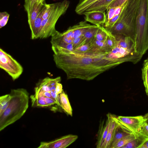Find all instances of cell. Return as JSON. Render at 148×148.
Instances as JSON below:
<instances>
[{
    "label": "cell",
    "mask_w": 148,
    "mask_h": 148,
    "mask_svg": "<svg viewBox=\"0 0 148 148\" xmlns=\"http://www.w3.org/2000/svg\"><path fill=\"white\" fill-rule=\"evenodd\" d=\"M45 4L34 21L32 26L30 28L31 32V38L32 39L39 38L41 23L43 20L42 15L44 11Z\"/></svg>",
    "instance_id": "cell-11"
},
{
    "label": "cell",
    "mask_w": 148,
    "mask_h": 148,
    "mask_svg": "<svg viewBox=\"0 0 148 148\" xmlns=\"http://www.w3.org/2000/svg\"><path fill=\"white\" fill-rule=\"evenodd\" d=\"M139 148H148V140L145 141Z\"/></svg>",
    "instance_id": "cell-36"
},
{
    "label": "cell",
    "mask_w": 148,
    "mask_h": 148,
    "mask_svg": "<svg viewBox=\"0 0 148 148\" xmlns=\"http://www.w3.org/2000/svg\"><path fill=\"white\" fill-rule=\"evenodd\" d=\"M106 41L108 46L112 50L116 47L117 40L115 36L108 31Z\"/></svg>",
    "instance_id": "cell-27"
},
{
    "label": "cell",
    "mask_w": 148,
    "mask_h": 148,
    "mask_svg": "<svg viewBox=\"0 0 148 148\" xmlns=\"http://www.w3.org/2000/svg\"><path fill=\"white\" fill-rule=\"evenodd\" d=\"M10 15L6 12H1L0 13V28L3 27L7 23Z\"/></svg>",
    "instance_id": "cell-30"
},
{
    "label": "cell",
    "mask_w": 148,
    "mask_h": 148,
    "mask_svg": "<svg viewBox=\"0 0 148 148\" xmlns=\"http://www.w3.org/2000/svg\"><path fill=\"white\" fill-rule=\"evenodd\" d=\"M98 27L99 25H92L85 32L83 36L84 40L83 45L92 41L95 38Z\"/></svg>",
    "instance_id": "cell-20"
},
{
    "label": "cell",
    "mask_w": 148,
    "mask_h": 148,
    "mask_svg": "<svg viewBox=\"0 0 148 148\" xmlns=\"http://www.w3.org/2000/svg\"><path fill=\"white\" fill-rule=\"evenodd\" d=\"M56 66L63 71L67 79H93L104 72L123 63L109 58L110 52H82L52 46Z\"/></svg>",
    "instance_id": "cell-1"
},
{
    "label": "cell",
    "mask_w": 148,
    "mask_h": 148,
    "mask_svg": "<svg viewBox=\"0 0 148 148\" xmlns=\"http://www.w3.org/2000/svg\"><path fill=\"white\" fill-rule=\"evenodd\" d=\"M142 79L145 87L148 85V65L144 66L142 69Z\"/></svg>",
    "instance_id": "cell-31"
},
{
    "label": "cell",
    "mask_w": 148,
    "mask_h": 148,
    "mask_svg": "<svg viewBox=\"0 0 148 148\" xmlns=\"http://www.w3.org/2000/svg\"><path fill=\"white\" fill-rule=\"evenodd\" d=\"M0 67L6 72L14 81L22 74V66L9 54L0 49Z\"/></svg>",
    "instance_id": "cell-6"
},
{
    "label": "cell",
    "mask_w": 148,
    "mask_h": 148,
    "mask_svg": "<svg viewBox=\"0 0 148 148\" xmlns=\"http://www.w3.org/2000/svg\"><path fill=\"white\" fill-rule=\"evenodd\" d=\"M56 92L57 94L58 95L62 92L63 90L62 89V86L60 82L57 84L56 87Z\"/></svg>",
    "instance_id": "cell-35"
},
{
    "label": "cell",
    "mask_w": 148,
    "mask_h": 148,
    "mask_svg": "<svg viewBox=\"0 0 148 148\" xmlns=\"http://www.w3.org/2000/svg\"><path fill=\"white\" fill-rule=\"evenodd\" d=\"M11 98L10 94L0 97V115H1L9 105Z\"/></svg>",
    "instance_id": "cell-25"
},
{
    "label": "cell",
    "mask_w": 148,
    "mask_h": 148,
    "mask_svg": "<svg viewBox=\"0 0 148 148\" xmlns=\"http://www.w3.org/2000/svg\"><path fill=\"white\" fill-rule=\"evenodd\" d=\"M99 0H79L76 6L75 11L79 15H83L88 8Z\"/></svg>",
    "instance_id": "cell-18"
},
{
    "label": "cell",
    "mask_w": 148,
    "mask_h": 148,
    "mask_svg": "<svg viewBox=\"0 0 148 148\" xmlns=\"http://www.w3.org/2000/svg\"><path fill=\"white\" fill-rule=\"evenodd\" d=\"M92 25L87 23L86 21H81L73 25L74 38L82 36L85 32Z\"/></svg>",
    "instance_id": "cell-17"
},
{
    "label": "cell",
    "mask_w": 148,
    "mask_h": 148,
    "mask_svg": "<svg viewBox=\"0 0 148 148\" xmlns=\"http://www.w3.org/2000/svg\"><path fill=\"white\" fill-rule=\"evenodd\" d=\"M128 0H114L109 5L108 8L117 7L121 6L124 4Z\"/></svg>",
    "instance_id": "cell-34"
},
{
    "label": "cell",
    "mask_w": 148,
    "mask_h": 148,
    "mask_svg": "<svg viewBox=\"0 0 148 148\" xmlns=\"http://www.w3.org/2000/svg\"><path fill=\"white\" fill-rule=\"evenodd\" d=\"M38 0H24V7L26 12L28 18H29L31 14L33 7L34 4L37 3Z\"/></svg>",
    "instance_id": "cell-28"
},
{
    "label": "cell",
    "mask_w": 148,
    "mask_h": 148,
    "mask_svg": "<svg viewBox=\"0 0 148 148\" xmlns=\"http://www.w3.org/2000/svg\"><path fill=\"white\" fill-rule=\"evenodd\" d=\"M145 116L148 119V113L146 114Z\"/></svg>",
    "instance_id": "cell-40"
},
{
    "label": "cell",
    "mask_w": 148,
    "mask_h": 148,
    "mask_svg": "<svg viewBox=\"0 0 148 148\" xmlns=\"http://www.w3.org/2000/svg\"><path fill=\"white\" fill-rule=\"evenodd\" d=\"M140 0H128L124 4L119 18L114 25L107 29L115 36L122 35L134 40L135 22Z\"/></svg>",
    "instance_id": "cell-3"
},
{
    "label": "cell",
    "mask_w": 148,
    "mask_h": 148,
    "mask_svg": "<svg viewBox=\"0 0 148 148\" xmlns=\"http://www.w3.org/2000/svg\"><path fill=\"white\" fill-rule=\"evenodd\" d=\"M114 0H99L88 8L85 12L93 10L106 11L109 5Z\"/></svg>",
    "instance_id": "cell-16"
},
{
    "label": "cell",
    "mask_w": 148,
    "mask_h": 148,
    "mask_svg": "<svg viewBox=\"0 0 148 148\" xmlns=\"http://www.w3.org/2000/svg\"><path fill=\"white\" fill-rule=\"evenodd\" d=\"M76 135L69 134L54 140L42 142L38 148H65L74 142L78 138Z\"/></svg>",
    "instance_id": "cell-8"
},
{
    "label": "cell",
    "mask_w": 148,
    "mask_h": 148,
    "mask_svg": "<svg viewBox=\"0 0 148 148\" xmlns=\"http://www.w3.org/2000/svg\"><path fill=\"white\" fill-rule=\"evenodd\" d=\"M143 65H148V57L146 59L144 60V62L143 63Z\"/></svg>",
    "instance_id": "cell-38"
},
{
    "label": "cell",
    "mask_w": 148,
    "mask_h": 148,
    "mask_svg": "<svg viewBox=\"0 0 148 148\" xmlns=\"http://www.w3.org/2000/svg\"><path fill=\"white\" fill-rule=\"evenodd\" d=\"M145 88L146 93L148 96V85L146 87H145Z\"/></svg>",
    "instance_id": "cell-39"
},
{
    "label": "cell",
    "mask_w": 148,
    "mask_h": 148,
    "mask_svg": "<svg viewBox=\"0 0 148 148\" xmlns=\"http://www.w3.org/2000/svg\"><path fill=\"white\" fill-rule=\"evenodd\" d=\"M60 107L68 115L72 116V109L70 103L68 96L63 90L58 95Z\"/></svg>",
    "instance_id": "cell-13"
},
{
    "label": "cell",
    "mask_w": 148,
    "mask_h": 148,
    "mask_svg": "<svg viewBox=\"0 0 148 148\" xmlns=\"http://www.w3.org/2000/svg\"><path fill=\"white\" fill-rule=\"evenodd\" d=\"M83 15L85 16V21L94 25H103L106 21L105 11L99 10L89 11L84 12Z\"/></svg>",
    "instance_id": "cell-10"
},
{
    "label": "cell",
    "mask_w": 148,
    "mask_h": 148,
    "mask_svg": "<svg viewBox=\"0 0 148 148\" xmlns=\"http://www.w3.org/2000/svg\"><path fill=\"white\" fill-rule=\"evenodd\" d=\"M93 40L79 47L74 49V50L82 52H90L92 47Z\"/></svg>",
    "instance_id": "cell-29"
},
{
    "label": "cell",
    "mask_w": 148,
    "mask_h": 148,
    "mask_svg": "<svg viewBox=\"0 0 148 148\" xmlns=\"http://www.w3.org/2000/svg\"><path fill=\"white\" fill-rule=\"evenodd\" d=\"M70 3L68 0H63L54 3L49 15L42 21L39 38L49 37L56 31L55 29L56 23L59 18L66 12Z\"/></svg>",
    "instance_id": "cell-5"
},
{
    "label": "cell",
    "mask_w": 148,
    "mask_h": 148,
    "mask_svg": "<svg viewBox=\"0 0 148 148\" xmlns=\"http://www.w3.org/2000/svg\"><path fill=\"white\" fill-rule=\"evenodd\" d=\"M111 51L108 46L106 41H99L95 39V38L93 40L92 47L90 52L107 53L110 52Z\"/></svg>",
    "instance_id": "cell-15"
},
{
    "label": "cell",
    "mask_w": 148,
    "mask_h": 148,
    "mask_svg": "<svg viewBox=\"0 0 148 148\" xmlns=\"http://www.w3.org/2000/svg\"><path fill=\"white\" fill-rule=\"evenodd\" d=\"M108 31L103 26L99 25L98 28L95 36V39L101 41H106Z\"/></svg>",
    "instance_id": "cell-24"
},
{
    "label": "cell",
    "mask_w": 148,
    "mask_h": 148,
    "mask_svg": "<svg viewBox=\"0 0 148 148\" xmlns=\"http://www.w3.org/2000/svg\"><path fill=\"white\" fill-rule=\"evenodd\" d=\"M137 136L136 134L132 133L120 140L113 146L112 148H121L123 146L136 138Z\"/></svg>",
    "instance_id": "cell-23"
},
{
    "label": "cell",
    "mask_w": 148,
    "mask_h": 148,
    "mask_svg": "<svg viewBox=\"0 0 148 148\" xmlns=\"http://www.w3.org/2000/svg\"><path fill=\"white\" fill-rule=\"evenodd\" d=\"M107 116V119L105 122L103 120L100 123L97 144V148H102L113 116L111 114L108 113Z\"/></svg>",
    "instance_id": "cell-9"
},
{
    "label": "cell",
    "mask_w": 148,
    "mask_h": 148,
    "mask_svg": "<svg viewBox=\"0 0 148 148\" xmlns=\"http://www.w3.org/2000/svg\"><path fill=\"white\" fill-rule=\"evenodd\" d=\"M147 122L148 123V119H147Z\"/></svg>",
    "instance_id": "cell-41"
},
{
    "label": "cell",
    "mask_w": 148,
    "mask_h": 148,
    "mask_svg": "<svg viewBox=\"0 0 148 148\" xmlns=\"http://www.w3.org/2000/svg\"><path fill=\"white\" fill-rule=\"evenodd\" d=\"M117 118L121 124L136 134L140 132L143 124L147 120L145 116L141 115L135 116H119Z\"/></svg>",
    "instance_id": "cell-7"
},
{
    "label": "cell",
    "mask_w": 148,
    "mask_h": 148,
    "mask_svg": "<svg viewBox=\"0 0 148 148\" xmlns=\"http://www.w3.org/2000/svg\"><path fill=\"white\" fill-rule=\"evenodd\" d=\"M117 40L116 46L128 49H134V40L131 37L122 35L115 36Z\"/></svg>",
    "instance_id": "cell-14"
},
{
    "label": "cell",
    "mask_w": 148,
    "mask_h": 148,
    "mask_svg": "<svg viewBox=\"0 0 148 148\" xmlns=\"http://www.w3.org/2000/svg\"><path fill=\"white\" fill-rule=\"evenodd\" d=\"M32 103V106L34 107L49 108L48 105L43 99L36 97L33 95L30 96Z\"/></svg>",
    "instance_id": "cell-26"
},
{
    "label": "cell",
    "mask_w": 148,
    "mask_h": 148,
    "mask_svg": "<svg viewBox=\"0 0 148 148\" xmlns=\"http://www.w3.org/2000/svg\"><path fill=\"white\" fill-rule=\"evenodd\" d=\"M11 98L8 107L0 115V131L21 118L29 106V94L23 88L11 90Z\"/></svg>",
    "instance_id": "cell-2"
},
{
    "label": "cell",
    "mask_w": 148,
    "mask_h": 148,
    "mask_svg": "<svg viewBox=\"0 0 148 148\" xmlns=\"http://www.w3.org/2000/svg\"><path fill=\"white\" fill-rule=\"evenodd\" d=\"M39 4L37 5V3L34 4L30 16L28 18V23L30 28L32 26L34 21L37 18L42 8L45 3Z\"/></svg>",
    "instance_id": "cell-21"
},
{
    "label": "cell",
    "mask_w": 148,
    "mask_h": 148,
    "mask_svg": "<svg viewBox=\"0 0 148 148\" xmlns=\"http://www.w3.org/2000/svg\"><path fill=\"white\" fill-rule=\"evenodd\" d=\"M135 52L143 56L148 49V0H140L135 22Z\"/></svg>",
    "instance_id": "cell-4"
},
{
    "label": "cell",
    "mask_w": 148,
    "mask_h": 148,
    "mask_svg": "<svg viewBox=\"0 0 148 148\" xmlns=\"http://www.w3.org/2000/svg\"><path fill=\"white\" fill-rule=\"evenodd\" d=\"M123 5L117 7L108 8L106 10V22L108 21L114 17L119 15Z\"/></svg>",
    "instance_id": "cell-22"
},
{
    "label": "cell",
    "mask_w": 148,
    "mask_h": 148,
    "mask_svg": "<svg viewBox=\"0 0 148 148\" xmlns=\"http://www.w3.org/2000/svg\"><path fill=\"white\" fill-rule=\"evenodd\" d=\"M45 3V0H38L37 4L38 5L39 4H44Z\"/></svg>",
    "instance_id": "cell-37"
},
{
    "label": "cell",
    "mask_w": 148,
    "mask_h": 148,
    "mask_svg": "<svg viewBox=\"0 0 148 148\" xmlns=\"http://www.w3.org/2000/svg\"><path fill=\"white\" fill-rule=\"evenodd\" d=\"M138 134L148 138V123L147 121L144 123L140 131Z\"/></svg>",
    "instance_id": "cell-32"
},
{
    "label": "cell",
    "mask_w": 148,
    "mask_h": 148,
    "mask_svg": "<svg viewBox=\"0 0 148 148\" xmlns=\"http://www.w3.org/2000/svg\"><path fill=\"white\" fill-rule=\"evenodd\" d=\"M84 40L83 36L74 39L72 44L74 49L83 45Z\"/></svg>",
    "instance_id": "cell-33"
},
{
    "label": "cell",
    "mask_w": 148,
    "mask_h": 148,
    "mask_svg": "<svg viewBox=\"0 0 148 148\" xmlns=\"http://www.w3.org/2000/svg\"><path fill=\"white\" fill-rule=\"evenodd\" d=\"M118 126V124L115 119V117L113 116L102 148H110Z\"/></svg>",
    "instance_id": "cell-12"
},
{
    "label": "cell",
    "mask_w": 148,
    "mask_h": 148,
    "mask_svg": "<svg viewBox=\"0 0 148 148\" xmlns=\"http://www.w3.org/2000/svg\"><path fill=\"white\" fill-rule=\"evenodd\" d=\"M136 138L121 147V148H138L146 141L148 138L139 134H137Z\"/></svg>",
    "instance_id": "cell-19"
}]
</instances>
